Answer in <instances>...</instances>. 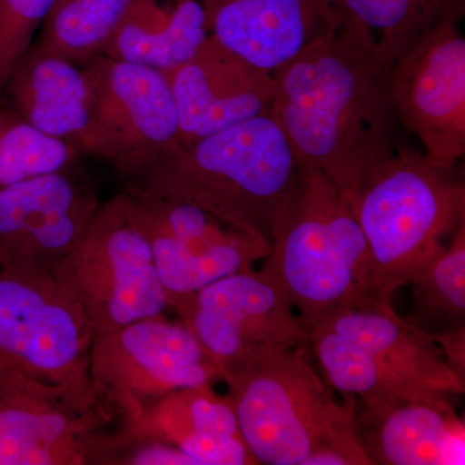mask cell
Here are the masks:
<instances>
[{
	"label": "cell",
	"mask_w": 465,
	"mask_h": 465,
	"mask_svg": "<svg viewBox=\"0 0 465 465\" xmlns=\"http://www.w3.org/2000/svg\"><path fill=\"white\" fill-rule=\"evenodd\" d=\"M85 67L92 85L91 119L79 153L119 171L179 143L176 104L163 72L105 54Z\"/></svg>",
	"instance_id": "obj_12"
},
{
	"label": "cell",
	"mask_w": 465,
	"mask_h": 465,
	"mask_svg": "<svg viewBox=\"0 0 465 465\" xmlns=\"http://www.w3.org/2000/svg\"><path fill=\"white\" fill-rule=\"evenodd\" d=\"M163 73L176 104L180 145L273 113L274 75L251 65L213 35L191 60Z\"/></svg>",
	"instance_id": "obj_15"
},
{
	"label": "cell",
	"mask_w": 465,
	"mask_h": 465,
	"mask_svg": "<svg viewBox=\"0 0 465 465\" xmlns=\"http://www.w3.org/2000/svg\"><path fill=\"white\" fill-rule=\"evenodd\" d=\"M452 171L399 148L353 195L369 247L372 298L391 302L465 223L464 180Z\"/></svg>",
	"instance_id": "obj_6"
},
{
	"label": "cell",
	"mask_w": 465,
	"mask_h": 465,
	"mask_svg": "<svg viewBox=\"0 0 465 465\" xmlns=\"http://www.w3.org/2000/svg\"><path fill=\"white\" fill-rule=\"evenodd\" d=\"M312 357L330 387L360 401L461 396L465 379L437 342L391 302L367 300L336 309L308 326Z\"/></svg>",
	"instance_id": "obj_5"
},
{
	"label": "cell",
	"mask_w": 465,
	"mask_h": 465,
	"mask_svg": "<svg viewBox=\"0 0 465 465\" xmlns=\"http://www.w3.org/2000/svg\"><path fill=\"white\" fill-rule=\"evenodd\" d=\"M136 449L125 458V463L137 465H195L191 458L179 450L154 442V440H134Z\"/></svg>",
	"instance_id": "obj_27"
},
{
	"label": "cell",
	"mask_w": 465,
	"mask_h": 465,
	"mask_svg": "<svg viewBox=\"0 0 465 465\" xmlns=\"http://www.w3.org/2000/svg\"><path fill=\"white\" fill-rule=\"evenodd\" d=\"M122 182L177 313L203 287L253 269L271 253L264 232L189 193L149 177Z\"/></svg>",
	"instance_id": "obj_7"
},
{
	"label": "cell",
	"mask_w": 465,
	"mask_h": 465,
	"mask_svg": "<svg viewBox=\"0 0 465 465\" xmlns=\"http://www.w3.org/2000/svg\"><path fill=\"white\" fill-rule=\"evenodd\" d=\"M133 2L54 0L33 45L85 66L105 54Z\"/></svg>",
	"instance_id": "obj_23"
},
{
	"label": "cell",
	"mask_w": 465,
	"mask_h": 465,
	"mask_svg": "<svg viewBox=\"0 0 465 465\" xmlns=\"http://www.w3.org/2000/svg\"><path fill=\"white\" fill-rule=\"evenodd\" d=\"M90 378L99 403L133 418L161 397L222 379L219 366L183 321L146 318L94 339Z\"/></svg>",
	"instance_id": "obj_10"
},
{
	"label": "cell",
	"mask_w": 465,
	"mask_h": 465,
	"mask_svg": "<svg viewBox=\"0 0 465 465\" xmlns=\"http://www.w3.org/2000/svg\"><path fill=\"white\" fill-rule=\"evenodd\" d=\"M73 143L42 133L11 108H0V189L73 167Z\"/></svg>",
	"instance_id": "obj_25"
},
{
	"label": "cell",
	"mask_w": 465,
	"mask_h": 465,
	"mask_svg": "<svg viewBox=\"0 0 465 465\" xmlns=\"http://www.w3.org/2000/svg\"><path fill=\"white\" fill-rule=\"evenodd\" d=\"M121 179L158 180L255 226L271 240L292 200L302 162L273 113L256 116L183 146L137 159Z\"/></svg>",
	"instance_id": "obj_4"
},
{
	"label": "cell",
	"mask_w": 465,
	"mask_h": 465,
	"mask_svg": "<svg viewBox=\"0 0 465 465\" xmlns=\"http://www.w3.org/2000/svg\"><path fill=\"white\" fill-rule=\"evenodd\" d=\"M16 376L0 374V465L87 463L88 412Z\"/></svg>",
	"instance_id": "obj_18"
},
{
	"label": "cell",
	"mask_w": 465,
	"mask_h": 465,
	"mask_svg": "<svg viewBox=\"0 0 465 465\" xmlns=\"http://www.w3.org/2000/svg\"><path fill=\"white\" fill-rule=\"evenodd\" d=\"M54 0H0V101L12 70L32 47Z\"/></svg>",
	"instance_id": "obj_26"
},
{
	"label": "cell",
	"mask_w": 465,
	"mask_h": 465,
	"mask_svg": "<svg viewBox=\"0 0 465 465\" xmlns=\"http://www.w3.org/2000/svg\"><path fill=\"white\" fill-rule=\"evenodd\" d=\"M273 75V114L299 158L351 194L399 149L388 70L341 34L314 42Z\"/></svg>",
	"instance_id": "obj_1"
},
{
	"label": "cell",
	"mask_w": 465,
	"mask_h": 465,
	"mask_svg": "<svg viewBox=\"0 0 465 465\" xmlns=\"http://www.w3.org/2000/svg\"><path fill=\"white\" fill-rule=\"evenodd\" d=\"M51 274L84 311L94 339L170 308L148 238L122 192L100 204Z\"/></svg>",
	"instance_id": "obj_9"
},
{
	"label": "cell",
	"mask_w": 465,
	"mask_h": 465,
	"mask_svg": "<svg viewBox=\"0 0 465 465\" xmlns=\"http://www.w3.org/2000/svg\"><path fill=\"white\" fill-rule=\"evenodd\" d=\"M92 341L84 311L52 274L0 268V374L94 409Z\"/></svg>",
	"instance_id": "obj_8"
},
{
	"label": "cell",
	"mask_w": 465,
	"mask_h": 465,
	"mask_svg": "<svg viewBox=\"0 0 465 465\" xmlns=\"http://www.w3.org/2000/svg\"><path fill=\"white\" fill-rule=\"evenodd\" d=\"M211 35L262 72L274 74L314 42L339 32L333 0H200Z\"/></svg>",
	"instance_id": "obj_16"
},
{
	"label": "cell",
	"mask_w": 465,
	"mask_h": 465,
	"mask_svg": "<svg viewBox=\"0 0 465 465\" xmlns=\"http://www.w3.org/2000/svg\"><path fill=\"white\" fill-rule=\"evenodd\" d=\"M361 445L372 465H463L464 420L450 397L361 401Z\"/></svg>",
	"instance_id": "obj_17"
},
{
	"label": "cell",
	"mask_w": 465,
	"mask_h": 465,
	"mask_svg": "<svg viewBox=\"0 0 465 465\" xmlns=\"http://www.w3.org/2000/svg\"><path fill=\"white\" fill-rule=\"evenodd\" d=\"M179 314L219 369L309 342L282 290L255 269L208 284Z\"/></svg>",
	"instance_id": "obj_13"
},
{
	"label": "cell",
	"mask_w": 465,
	"mask_h": 465,
	"mask_svg": "<svg viewBox=\"0 0 465 465\" xmlns=\"http://www.w3.org/2000/svg\"><path fill=\"white\" fill-rule=\"evenodd\" d=\"M430 336L442 351L449 366L465 379V326Z\"/></svg>",
	"instance_id": "obj_28"
},
{
	"label": "cell",
	"mask_w": 465,
	"mask_h": 465,
	"mask_svg": "<svg viewBox=\"0 0 465 465\" xmlns=\"http://www.w3.org/2000/svg\"><path fill=\"white\" fill-rule=\"evenodd\" d=\"M397 121L424 146V157L452 168L465 155V39L459 24L425 34L388 70Z\"/></svg>",
	"instance_id": "obj_11"
},
{
	"label": "cell",
	"mask_w": 465,
	"mask_h": 465,
	"mask_svg": "<svg viewBox=\"0 0 465 465\" xmlns=\"http://www.w3.org/2000/svg\"><path fill=\"white\" fill-rule=\"evenodd\" d=\"M300 162L298 189L275 223L260 272L282 290L308 327L336 309L374 298L353 194Z\"/></svg>",
	"instance_id": "obj_3"
},
{
	"label": "cell",
	"mask_w": 465,
	"mask_h": 465,
	"mask_svg": "<svg viewBox=\"0 0 465 465\" xmlns=\"http://www.w3.org/2000/svg\"><path fill=\"white\" fill-rule=\"evenodd\" d=\"M3 97L34 127L78 150L91 119L87 67L32 45L12 70Z\"/></svg>",
	"instance_id": "obj_20"
},
{
	"label": "cell",
	"mask_w": 465,
	"mask_h": 465,
	"mask_svg": "<svg viewBox=\"0 0 465 465\" xmlns=\"http://www.w3.org/2000/svg\"><path fill=\"white\" fill-rule=\"evenodd\" d=\"M210 36L200 0H134L105 56L167 72L191 60Z\"/></svg>",
	"instance_id": "obj_21"
},
{
	"label": "cell",
	"mask_w": 465,
	"mask_h": 465,
	"mask_svg": "<svg viewBox=\"0 0 465 465\" xmlns=\"http://www.w3.org/2000/svg\"><path fill=\"white\" fill-rule=\"evenodd\" d=\"M410 323L430 333L465 326V223L411 278Z\"/></svg>",
	"instance_id": "obj_24"
},
{
	"label": "cell",
	"mask_w": 465,
	"mask_h": 465,
	"mask_svg": "<svg viewBox=\"0 0 465 465\" xmlns=\"http://www.w3.org/2000/svg\"><path fill=\"white\" fill-rule=\"evenodd\" d=\"M72 168L0 189V268L51 274L81 240L101 203Z\"/></svg>",
	"instance_id": "obj_14"
},
{
	"label": "cell",
	"mask_w": 465,
	"mask_h": 465,
	"mask_svg": "<svg viewBox=\"0 0 465 465\" xmlns=\"http://www.w3.org/2000/svg\"><path fill=\"white\" fill-rule=\"evenodd\" d=\"M339 34L385 70L425 34L460 24L465 0H333Z\"/></svg>",
	"instance_id": "obj_22"
},
{
	"label": "cell",
	"mask_w": 465,
	"mask_h": 465,
	"mask_svg": "<svg viewBox=\"0 0 465 465\" xmlns=\"http://www.w3.org/2000/svg\"><path fill=\"white\" fill-rule=\"evenodd\" d=\"M311 357L307 342L220 369L251 455L266 465H372L357 397L338 402Z\"/></svg>",
	"instance_id": "obj_2"
},
{
	"label": "cell",
	"mask_w": 465,
	"mask_h": 465,
	"mask_svg": "<svg viewBox=\"0 0 465 465\" xmlns=\"http://www.w3.org/2000/svg\"><path fill=\"white\" fill-rule=\"evenodd\" d=\"M133 440L179 450L195 465L258 464L244 442L229 399L207 387L168 393L127 419Z\"/></svg>",
	"instance_id": "obj_19"
}]
</instances>
